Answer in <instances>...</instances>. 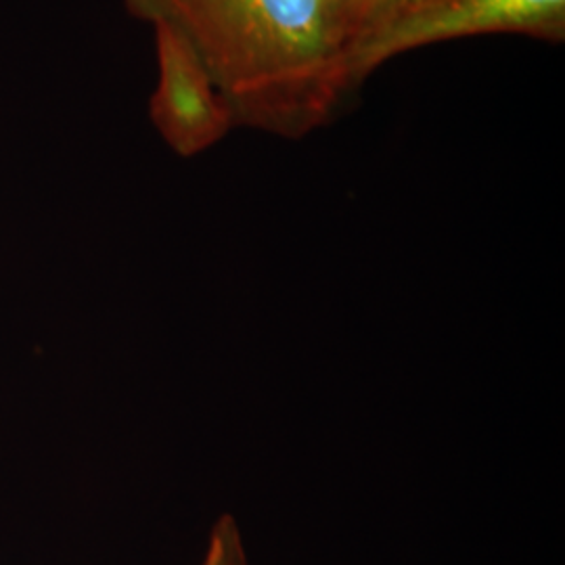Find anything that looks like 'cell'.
I'll return each instance as SVG.
<instances>
[{"instance_id": "6da1fadb", "label": "cell", "mask_w": 565, "mask_h": 565, "mask_svg": "<svg viewBox=\"0 0 565 565\" xmlns=\"http://www.w3.org/2000/svg\"><path fill=\"white\" fill-rule=\"evenodd\" d=\"M177 28L202 55L237 126L302 139L356 88L359 32L329 0H124Z\"/></svg>"}, {"instance_id": "7a4b0ae2", "label": "cell", "mask_w": 565, "mask_h": 565, "mask_svg": "<svg viewBox=\"0 0 565 565\" xmlns=\"http://www.w3.org/2000/svg\"><path fill=\"white\" fill-rule=\"evenodd\" d=\"M484 34L564 42L565 0H431L387 21L359 44L352 61L354 84L408 51Z\"/></svg>"}, {"instance_id": "3957f363", "label": "cell", "mask_w": 565, "mask_h": 565, "mask_svg": "<svg viewBox=\"0 0 565 565\" xmlns=\"http://www.w3.org/2000/svg\"><path fill=\"white\" fill-rule=\"evenodd\" d=\"M151 28L158 82L149 99V118L177 156L195 158L237 126L235 114L195 46L168 23Z\"/></svg>"}, {"instance_id": "277c9868", "label": "cell", "mask_w": 565, "mask_h": 565, "mask_svg": "<svg viewBox=\"0 0 565 565\" xmlns=\"http://www.w3.org/2000/svg\"><path fill=\"white\" fill-rule=\"evenodd\" d=\"M202 565H247L242 536L231 515H224L214 525Z\"/></svg>"}, {"instance_id": "5b68a950", "label": "cell", "mask_w": 565, "mask_h": 565, "mask_svg": "<svg viewBox=\"0 0 565 565\" xmlns=\"http://www.w3.org/2000/svg\"><path fill=\"white\" fill-rule=\"evenodd\" d=\"M427 2H431V0H369L366 18H364L363 41L369 34H373L375 30L385 25L387 21L396 20L398 15L408 13Z\"/></svg>"}, {"instance_id": "8992f818", "label": "cell", "mask_w": 565, "mask_h": 565, "mask_svg": "<svg viewBox=\"0 0 565 565\" xmlns=\"http://www.w3.org/2000/svg\"><path fill=\"white\" fill-rule=\"evenodd\" d=\"M333 2L342 13L348 15V20L354 23L356 32H359V44L363 41L364 34V18H366V7H369V0H329ZM359 49V46H356Z\"/></svg>"}]
</instances>
